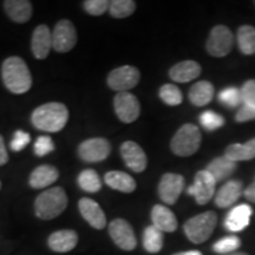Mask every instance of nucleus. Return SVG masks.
<instances>
[{
    "label": "nucleus",
    "instance_id": "4be33fe9",
    "mask_svg": "<svg viewBox=\"0 0 255 255\" xmlns=\"http://www.w3.org/2000/svg\"><path fill=\"white\" fill-rule=\"evenodd\" d=\"M238 162L232 161L227 156H220L213 159L210 163L207 165L206 170L215 178L216 183L225 181L231 175L237 170Z\"/></svg>",
    "mask_w": 255,
    "mask_h": 255
},
{
    "label": "nucleus",
    "instance_id": "b1692460",
    "mask_svg": "<svg viewBox=\"0 0 255 255\" xmlns=\"http://www.w3.org/2000/svg\"><path fill=\"white\" fill-rule=\"evenodd\" d=\"M6 13L15 23H26L32 15V4L27 0H7L4 2Z\"/></svg>",
    "mask_w": 255,
    "mask_h": 255
},
{
    "label": "nucleus",
    "instance_id": "79ce46f5",
    "mask_svg": "<svg viewBox=\"0 0 255 255\" xmlns=\"http://www.w3.org/2000/svg\"><path fill=\"white\" fill-rule=\"evenodd\" d=\"M244 194H245V197H246L250 202L254 203L255 205V182L252 183L251 186H248L246 189H245Z\"/></svg>",
    "mask_w": 255,
    "mask_h": 255
},
{
    "label": "nucleus",
    "instance_id": "393cba45",
    "mask_svg": "<svg viewBox=\"0 0 255 255\" xmlns=\"http://www.w3.org/2000/svg\"><path fill=\"white\" fill-rule=\"evenodd\" d=\"M214 85L208 81L197 82L189 91V100L195 107H205L214 97Z\"/></svg>",
    "mask_w": 255,
    "mask_h": 255
},
{
    "label": "nucleus",
    "instance_id": "f8f14e48",
    "mask_svg": "<svg viewBox=\"0 0 255 255\" xmlns=\"http://www.w3.org/2000/svg\"><path fill=\"white\" fill-rule=\"evenodd\" d=\"M184 188V178L182 175L167 173L162 176L158 184L159 199L167 205H174L180 197Z\"/></svg>",
    "mask_w": 255,
    "mask_h": 255
},
{
    "label": "nucleus",
    "instance_id": "ddd939ff",
    "mask_svg": "<svg viewBox=\"0 0 255 255\" xmlns=\"http://www.w3.org/2000/svg\"><path fill=\"white\" fill-rule=\"evenodd\" d=\"M110 237L115 244L124 251H132L136 248L137 240L135 233L129 222L123 219H116L109 226Z\"/></svg>",
    "mask_w": 255,
    "mask_h": 255
},
{
    "label": "nucleus",
    "instance_id": "a878e982",
    "mask_svg": "<svg viewBox=\"0 0 255 255\" xmlns=\"http://www.w3.org/2000/svg\"><path fill=\"white\" fill-rule=\"evenodd\" d=\"M105 183L115 190L122 191V193H132L136 189L135 180L123 171H110L107 173L104 177Z\"/></svg>",
    "mask_w": 255,
    "mask_h": 255
},
{
    "label": "nucleus",
    "instance_id": "0eeeda50",
    "mask_svg": "<svg viewBox=\"0 0 255 255\" xmlns=\"http://www.w3.org/2000/svg\"><path fill=\"white\" fill-rule=\"evenodd\" d=\"M216 181L208 171L200 170L195 175L194 183L188 188V194L193 196L199 205H207L215 194Z\"/></svg>",
    "mask_w": 255,
    "mask_h": 255
},
{
    "label": "nucleus",
    "instance_id": "2f4dec72",
    "mask_svg": "<svg viewBox=\"0 0 255 255\" xmlns=\"http://www.w3.org/2000/svg\"><path fill=\"white\" fill-rule=\"evenodd\" d=\"M136 9V2L132 0H114L110 2V14L114 18H127Z\"/></svg>",
    "mask_w": 255,
    "mask_h": 255
},
{
    "label": "nucleus",
    "instance_id": "4c0bfd02",
    "mask_svg": "<svg viewBox=\"0 0 255 255\" xmlns=\"http://www.w3.org/2000/svg\"><path fill=\"white\" fill-rule=\"evenodd\" d=\"M242 104L255 109V79H250L241 88Z\"/></svg>",
    "mask_w": 255,
    "mask_h": 255
},
{
    "label": "nucleus",
    "instance_id": "412c9836",
    "mask_svg": "<svg viewBox=\"0 0 255 255\" xmlns=\"http://www.w3.org/2000/svg\"><path fill=\"white\" fill-rule=\"evenodd\" d=\"M78 242V235L75 231H58L52 233L49 238V247L57 253H68L76 247Z\"/></svg>",
    "mask_w": 255,
    "mask_h": 255
},
{
    "label": "nucleus",
    "instance_id": "dca6fc26",
    "mask_svg": "<svg viewBox=\"0 0 255 255\" xmlns=\"http://www.w3.org/2000/svg\"><path fill=\"white\" fill-rule=\"evenodd\" d=\"M79 212L88 223L96 229H103L107 226V218L104 212L94 200L89 197H83L78 202Z\"/></svg>",
    "mask_w": 255,
    "mask_h": 255
},
{
    "label": "nucleus",
    "instance_id": "39448f33",
    "mask_svg": "<svg viewBox=\"0 0 255 255\" xmlns=\"http://www.w3.org/2000/svg\"><path fill=\"white\" fill-rule=\"evenodd\" d=\"M201 141H202V136H201L199 128L194 124H184L174 135L170 148L175 155L187 157L199 150Z\"/></svg>",
    "mask_w": 255,
    "mask_h": 255
},
{
    "label": "nucleus",
    "instance_id": "9d476101",
    "mask_svg": "<svg viewBox=\"0 0 255 255\" xmlns=\"http://www.w3.org/2000/svg\"><path fill=\"white\" fill-rule=\"evenodd\" d=\"M77 43V32L70 20L58 21L52 33V47L57 52H69Z\"/></svg>",
    "mask_w": 255,
    "mask_h": 255
},
{
    "label": "nucleus",
    "instance_id": "6ab92c4d",
    "mask_svg": "<svg viewBox=\"0 0 255 255\" xmlns=\"http://www.w3.org/2000/svg\"><path fill=\"white\" fill-rule=\"evenodd\" d=\"M152 226L161 232L173 233L177 228V219L170 209L165 206L156 205L151 210Z\"/></svg>",
    "mask_w": 255,
    "mask_h": 255
},
{
    "label": "nucleus",
    "instance_id": "aec40b11",
    "mask_svg": "<svg viewBox=\"0 0 255 255\" xmlns=\"http://www.w3.org/2000/svg\"><path fill=\"white\" fill-rule=\"evenodd\" d=\"M201 75V65L195 60H183L177 63L169 71V77L177 83L194 81Z\"/></svg>",
    "mask_w": 255,
    "mask_h": 255
},
{
    "label": "nucleus",
    "instance_id": "c756f323",
    "mask_svg": "<svg viewBox=\"0 0 255 255\" xmlns=\"http://www.w3.org/2000/svg\"><path fill=\"white\" fill-rule=\"evenodd\" d=\"M78 184L87 193H97L101 190L102 183L98 174L92 169L82 171L78 176Z\"/></svg>",
    "mask_w": 255,
    "mask_h": 255
},
{
    "label": "nucleus",
    "instance_id": "cd10ccee",
    "mask_svg": "<svg viewBox=\"0 0 255 255\" xmlns=\"http://www.w3.org/2000/svg\"><path fill=\"white\" fill-rule=\"evenodd\" d=\"M238 45L242 55L251 56L255 53V27L244 25L238 30Z\"/></svg>",
    "mask_w": 255,
    "mask_h": 255
},
{
    "label": "nucleus",
    "instance_id": "c85d7f7f",
    "mask_svg": "<svg viewBox=\"0 0 255 255\" xmlns=\"http://www.w3.org/2000/svg\"><path fill=\"white\" fill-rule=\"evenodd\" d=\"M143 246L148 253H158L163 247V232L152 225L146 227L143 233Z\"/></svg>",
    "mask_w": 255,
    "mask_h": 255
},
{
    "label": "nucleus",
    "instance_id": "f257e3e1",
    "mask_svg": "<svg viewBox=\"0 0 255 255\" xmlns=\"http://www.w3.org/2000/svg\"><path fill=\"white\" fill-rule=\"evenodd\" d=\"M31 120L37 129L47 132H58L68 123L69 110L63 103L51 102L38 107L32 113Z\"/></svg>",
    "mask_w": 255,
    "mask_h": 255
},
{
    "label": "nucleus",
    "instance_id": "58836bf2",
    "mask_svg": "<svg viewBox=\"0 0 255 255\" xmlns=\"http://www.w3.org/2000/svg\"><path fill=\"white\" fill-rule=\"evenodd\" d=\"M30 133L25 132L23 130H18V131H15L9 146L13 151H21L30 143Z\"/></svg>",
    "mask_w": 255,
    "mask_h": 255
},
{
    "label": "nucleus",
    "instance_id": "423d86ee",
    "mask_svg": "<svg viewBox=\"0 0 255 255\" xmlns=\"http://www.w3.org/2000/svg\"><path fill=\"white\" fill-rule=\"evenodd\" d=\"M234 44L233 32L225 25H218L210 31L206 49L210 56L221 58L229 55Z\"/></svg>",
    "mask_w": 255,
    "mask_h": 255
},
{
    "label": "nucleus",
    "instance_id": "473e14b6",
    "mask_svg": "<svg viewBox=\"0 0 255 255\" xmlns=\"http://www.w3.org/2000/svg\"><path fill=\"white\" fill-rule=\"evenodd\" d=\"M159 97L165 104L171 105V107L180 105L183 101L182 92L174 84H164L159 89Z\"/></svg>",
    "mask_w": 255,
    "mask_h": 255
},
{
    "label": "nucleus",
    "instance_id": "4468645a",
    "mask_svg": "<svg viewBox=\"0 0 255 255\" xmlns=\"http://www.w3.org/2000/svg\"><path fill=\"white\" fill-rule=\"evenodd\" d=\"M121 154L126 162L127 167H129L135 173H142L145 170L148 159L143 149L137 143L132 141L124 142L121 146Z\"/></svg>",
    "mask_w": 255,
    "mask_h": 255
},
{
    "label": "nucleus",
    "instance_id": "a18cd8bd",
    "mask_svg": "<svg viewBox=\"0 0 255 255\" xmlns=\"http://www.w3.org/2000/svg\"><path fill=\"white\" fill-rule=\"evenodd\" d=\"M0 189H1V182H0Z\"/></svg>",
    "mask_w": 255,
    "mask_h": 255
},
{
    "label": "nucleus",
    "instance_id": "1a4fd4ad",
    "mask_svg": "<svg viewBox=\"0 0 255 255\" xmlns=\"http://www.w3.org/2000/svg\"><path fill=\"white\" fill-rule=\"evenodd\" d=\"M114 107L117 117L124 123H132L141 114V105L136 96L130 92H119L115 96Z\"/></svg>",
    "mask_w": 255,
    "mask_h": 255
},
{
    "label": "nucleus",
    "instance_id": "72a5a7b5",
    "mask_svg": "<svg viewBox=\"0 0 255 255\" xmlns=\"http://www.w3.org/2000/svg\"><path fill=\"white\" fill-rule=\"evenodd\" d=\"M220 103L228 108H237L242 103L241 89L235 87L226 88L219 94Z\"/></svg>",
    "mask_w": 255,
    "mask_h": 255
},
{
    "label": "nucleus",
    "instance_id": "2eb2a0df",
    "mask_svg": "<svg viewBox=\"0 0 255 255\" xmlns=\"http://www.w3.org/2000/svg\"><path fill=\"white\" fill-rule=\"evenodd\" d=\"M252 214H253V209L250 205L242 203V205L235 206L226 216L225 228L232 233L242 232L250 226Z\"/></svg>",
    "mask_w": 255,
    "mask_h": 255
},
{
    "label": "nucleus",
    "instance_id": "e433bc0d",
    "mask_svg": "<svg viewBox=\"0 0 255 255\" xmlns=\"http://www.w3.org/2000/svg\"><path fill=\"white\" fill-rule=\"evenodd\" d=\"M34 154L37 156H46L49 155L50 152H52L55 150V143H53L51 137L49 136H39L38 139L34 143Z\"/></svg>",
    "mask_w": 255,
    "mask_h": 255
},
{
    "label": "nucleus",
    "instance_id": "f704fd0d",
    "mask_svg": "<svg viewBox=\"0 0 255 255\" xmlns=\"http://www.w3.org/2000/svg\"><path fill=\"white\" fill-rule=\"evenodd\" d=\"M200 123L208 131H214V130L225 126V119L221 115L216 114L214 111L207 110L201 114Z\"/></svg>",
    "mask_w": 255,
    "mask_h": 255
},
{
    "label": "nucleus",
    "instance_id": "bb28decb",
    "mask_svg": "<svg viewBox=\"0 0 255 255\" xmlns=\"http://www.w3.org/2000/svg\"><path fill=\"white\" fill-rule=\"evenodd\" d=\"M225 156L234 162L250 161L255 158V138L250 139L244 144L235 143V144L228 145L225 151Z\"/></svg>",
    "mask_w": 255,
    "mask_h": 255
},
{
    "label": "nucleus",
    "instance_id": "f03ea898",
    "mask_svg": "<svg viewBox=\"0 0 255 255\" xmlns=\"http://www.w3.org/2000/svg\"><path fill=\"white\" fill-rule=\"evenodd\" d=\"M1 77L5 87L13 94H25L32 87L31 72L20 57H9L2 63Z\"/></svg>",
    "mask_w": 255,
    "mask_h": 255
},
{
    "label": "nucleus",
    "instance_id": "7ed1b4c3",
    "mask_svg": "<svg viewBox=\"0 0 255 255\" xmlns=\"http://www.w3.org/2000/svg\"><path fill=\"white\" fill-rule=\"evenodd\" d=\"M68 206V196L60 187H53L38 195L34 202L36 215L41 220H52L59 216Z\"/></svg>",
    "mask_w": 255,
    "mask_h": 255
},
{
    "label": "nucleus",
    "instance_id": "7c9ffc66",
    "mask_svg": "<svg viewBox=\"0 0 255 255\" xmlns=\"http://www.w3.org/2000/svg\"><path fill=\"white\" fill-rule=\"evenodd\" d=\"M241 245L242 244L240 238L237 237V235H228V237H225L220 239L219 241H216L213 245V251L215 253L228 255L235 253V251H238L241 247Z\"/></svg>",
    "mask_w": 255,
    "mask_h": 255
},
{
    "label": "nucleus",
    "instance_id": "a211bd4d",
    "mask_svg": "<svg viewBox=\"0 0 255 255\" xmlns=\"http://www.w3.org/2000/svg\"><path fill=\"white\" fill-rule=\"evenodd\" d=\"M242 194H244V186L241 181H228L216 193L214 202L219 208H228L240 199Z\"/></svg>",
    "mask_w": 255,
    "mask_h": 255
},
{
    "label": "nucleus",
    "instance_id": "9b49d317",
    "mask_svg": "<svg viewBox=\"0 0 255 255\" xmlns=\"http://www.w3.org/2000/svg\"><path fill=\"white\" fill-rule=\"evenodd\" d=\"M110 150L111 146L108 139L96 137V138H90L83 142L78 148V154L83 161L96 163L107 158L110 154Z\"/></svg>",
    "mask_w": 255,
    "mask_h": 255
},
{
    "label": "nucleus",
    "instance_id": "c9c22d12",
    "mask_svg": "<svg viewBox=\"0 0 255 255\" xmlns=\"http://www.w3.org/2000/svg\"><path fill=\"white\" fill-rule=\"evenodd\" d=\"M83 5L85 11L91 15H102L110 8V2L107 0H87Z\"/></svg>",
    "mask_w": 255,
    "mask_h": 255
},
{
    "label": "nucleus",
    "instance_id": "ea45409f",
    "mask_svg": "<svg viewBox=\"0 0 255 255\" xmlns=\"http://www.w3.org/2000/svg\"><path fill=\"white\" fill-rule=\"evenodd\" d=\"M235 120H237V122H239V123L250 122V121L255 120V109L248 107V105L242 104L240 109L238 110L237 116H235Z\"/></svg>",
    "mask_w": 255,
    "mask_h": 255
},
{
    "label": "nucleus",
    "instance_id": "f3484780",
    "mask_svg": "<svg viewBox=\"0 0 255 255\" xmlns=\"http://www.w3.org/2000/svg\"><path fill=\"white\" fill-rule=\"evenodd\" d=\"M32 52L37 59H45L52 47V32L46 25H39L32 34Z\"/></svg>",
    "mask_w": 255,
    "mask_h": 255
},
{
    "label": "nucleus",
    "instance_id": "c03bdc74",
    "mask_svg": "<svg viewBox=\"0 0 255 255\" xmlns=\"http://www.w3.org/2000/svg\"><path fill=\"white\" fill-rule=\"evenodd\" d=\"M228 255H250V254L242 253V252H235V253H232V254H228Z\"/></svg>",
    "mask_w": 255,
    "mask_h": 255
},
{
    "label": "nucleus",
    "instance_id": "6e6552de",
    "mask_svg": "<svg viewBox=\"0 0 255 255\" xmlns=\"http://www.w3.org/2000/svg\"><path fill=\"white\" fill-rule=\"evenodd\" d=\"M139 71L130 65H124L113 70L108 76V85L119 92H127V90L135 88L139 82Z\"/></svg>",
    "mask_w": 255,
    "mask_h": 255
},
{
    "label": "nucleus",
    "instance_id": "37998d69",
    "mask_svg": "<svg viewBox=\"0 0 255 255\" xmlns=\"http://www.w3.org/2000/svg\"><path fill=\"white\" fill-rule=\"evenodd\" d=\"M173 255H202L200 251H187V252H180V253L173 254Z\"/></svg>",
    "mask_w": 255,
    "mask_h": 255
},
{
    "label": "nucleus",
    "instance_id": "5701e85b",
    "mask_svg": "<svg viewBox=\"0 0 255 255\" xmlns=\"http://www.w3.org/2000/svg\"><path fill=\"white\" fill-rule=\"evenodd\" d=\"M59 173L55 167L49 164L39 165L32 171L30 176V186L34 189H43L55 183L58 180Z\"/></svg>",
    "mask_w": 255,
    "mask_h": 255
},
{
    "label": "nucleus",
    "instance_id": "a19ab883",
    "mask_svg": "<svg viewBox=\"0 0 255 255\" xmlns=\"http://www.w3.org/2000/svg\"><path fill=\"white\" fill-rule=\"evenodd\" d=\"M8 162V154L6 150L4 138L0 135V165H4Z\"/></svg>",
    "mask_w": 255,
    "mask_h": 255
},
{
    "label": "nucleus",
    "instance_id": "20e7f679",
    "mask_svg": "<svg viewBox=\"0 0 255 255\" xmlns=\"http://www.w3.org/2000/svg\"><path fill=\"white\" fill-rule=\"evenodd\" d=\"M216 225H218V215L216 213L209 210L188 220L184 223L183 231L191 242L202 244L212 237Z\"/></svg>",
    "mask_w": 255,
    "mask_h": 255
}]
</instances>
